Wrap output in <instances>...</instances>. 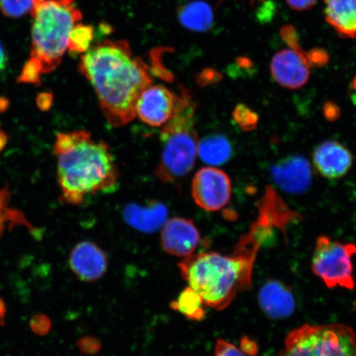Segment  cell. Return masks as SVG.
Masks as SVG:
<instances>
[{"label": "cell", "instance_id": "d6a6232c", "mask_svg": "<svg viewBox=\"0 0 356 356\" xmlns=\"http://www.w3.org/2000/svg\"><path fill=\"white\" fill-rule=\"evenodd\" d=\"M52 102V96L51 95H47V93H43V95H40L38 99V104L40 106V108L42 110H47L50 108Z\"/></svg>", "mask_w": 356, "mask_h": 356}, {"label": "cell", "instance_id": "8fae6325", "mask_svg": "<svg viewBox=\"0 0 356 356\" xmlns=\"http://www.w3.org/2000/svg\"><path fill=\"white\" fill-rule=\"evenodd\" d=\"M270 175L275 184L288 193H304L312 184L310 163L300 155L280 159L271 167Z\"/></svg>", "mask_w": 356, "mask_h": 356}, {"label": "cell", "instance_id": "f546056e", "mask_svg": "<svg viewBox=\"0 0 356 356\" xmlns=\"http://www.w3.org/2000/svg\"><path fill=\"white\" fill-rule=\"evenodd\" d=\"M31 325H32L33 331L38 334L47 333L51 327V322L44 316L35 318Z\"/></svg>", "mask_w": 356, "mask_h": 356}, {"label": "cell", "instance_id": "4dcf8cb0", "mask_svg": "<svg viewBox=\"0 0 356 356\" xmlns=\"http://www.w3.org/2000/svg\"><path fill=\"white\" fill-rule=\"evenodd\" d=\"M289 6L298 11L308 10L318 0H286Z\"/></svg>", "mask_w": 356, "mask_h": 356}, {"label": "cell", "instance_id": "7a4b0ae2", "mask_svg": "<svg viewBox=\"0 0 356 356\" xmlns=\"http://www.w3.org/2000/svg\"><path fill=\"white\" fill-rule=\"evenodd\" d=\"M54 153L62 202L78 206L91 195L117 188L119 171L110 147L93 139L90 132L58 134Z\"/></svg>", "mask_w": 356, "mask_h": 356}, {"label": "cell", "instance_id": "277c9868", "mask_svg": "<svg viewBox=\"0 0 356 356\" xmlns=\"http://www.w3.org/2000/svg\"><path fill=\"white\" fill-rule=\"evenodd\" d=\"M197 102L188 88L181 86L172 117L161 131L163 149L154 173L168 184H178L195 167L199 140L195 127Z\"/></svg>", "mask_w": 356, "mask_h": 356}, {"label": "cell", "instance_id": "5bb4252c", "mask_svg": "<svg viewBox=\"0 0 356 356\" xmlns=\"http://www.w3.org/2000/svg\"><path fill=\"white\" fill-rule=\"evenodd\" d=\"M313 159L320 175L328 179L345 176L353 163L350 151L339 142L334 140L324 141L316 147Z\"/></svg>", "mask_w": 356, "mask_h": 356}, {"label": "cell", "instance_id": "44dd1931", "mask_svg": "<svg viewBox=\"0 0 356 356\" xmlns=\"http://www.w3.org/2000/svg\"><path fill=\"white\" fill-rule=\"evenodd\" d=\"M93 39L92 26L75 24L69 35L68 49L73 55L86 53L91 47Z\"/></svg>", "mask_w": 356, "mask_h": 356}, {"label": "cell", "instance_id": "7c38bea8", "mask_svg": "<svg viewBox=\"0 0 356 356\" xmlns=\"http://www.w3.org/2000/svg\"><path fill=\"white\" fill-rule=\"evenodd\" d=\"M200 241L199 230L191 220L176 217L163 227L162 245L168 254L188 257L193 255Z\"/></svg>", "mask_w": 356, "mask_h": 356}, {"label": "cell", "instance_id": "52a82bcc", "mask_svg": "<svg viewBox=\"0 0 356 356\" xmlns=\"http://www.w3.org/2000/svg\"><path fill=\"white\" fill-rule=\"evenodd\" d=\"M356 245L333 241L327 236H320L316 242L311 269L329 289H354L353 257Z\"/></svg>", "mask_w": 356, "mask_h": 356}, {"label": "cell", "instance_id": "f1b7e54d", "mask_svg": "<svg viewBox=\"0 0 356 356\" xmlns=\"http://www.w3.org/2000/svg\"><path fill=\"white\" fill-rule=\"evenodd\" d=\"M79 347L83 353L92 355L99 353L101 343L99 340L92 337H84L79 341Z\"/></svg>", "mask_w": 356, "mask_h": 356}, {"label": "cell", "instance_id": "e0dca14e", "mask_svg": "<svg viewBox=\"0 0 356 356\" xmlns=\"http://www.w3.org/2000/svg\"><path fill=\"white\" fill-rule=\"evenodd\" d=\"M325 17L336 32L356 38V0H325Z\"/></svg>", "mask_w": 356, "mask_h": 356}, {"label": "cell", "instance_id": "836d02e7", "mask_svg": "<svg viewBox=\"0 0 356 356\" xmlns=\"http://www.w3.org/2000/svg\"><path fill=\"white\" fill-rule=\"evenodd\" d=\"M7 65V56L3 44L0 42V72L6 69Z\"/></svg>", "mask_w": 356, "mask_h": 356}, {"label": "cell", "instance_id": "9a60e30c", "mask_svg": "<svg viewBox=\"0 0 356 356\" xmlns=\"http://www.w3.org/2000/svg\"><path fill=\"white\" fill-rule=\"evenodd\" d=\"M258 304L264 314L271 319H286L295 313V296L286 284L279 280H267L259 289Z\"/></svg>", "mask_w": 356, "mask_h": 356}, {"label": "cell", "instance_id": "ba28073f", "mask_svg": "<svg viewBox=\"0 0 356 356\" xmlns=\"http://www.w3.org/2000/svg\"><path fill=\"white\" fill-rule=\"evenodd\" d=\"M232 194L230 178L219 168L207 167L195 173L191 195L195 204L210 212L220 211L229 202Z\"/></svg>", "mask_w": 356, "mask_h": 356}, {"label": "cell", "instance_id": "d4e9b609", "mask_svg": "<svg viewBox=\"0 0 356 356\" xmlns=\"http://www.w3.org/2000/svg\"><path fill=\"white\" fill-rule=\"evenodd\" d=\"M42 74L38 67L32 60L26 61L24 69L22 70L19 82L24 83L40 84L41 83Z\"/></svg>", "mask_w": 356, "mask_h": 356}, {"label": "cell", "instance_id": "7402d4cb", "mask_svg": "<svg viewBox=\"0 0 356 356\" xmlns=\"http://www.w3.org/2000/svg\"><path fill=\"white\" fill-rule=\"evenodd\" d=\"M10 193L7 188L0 190V237L6 230L8 222L11 225L28 224L19 211H15L8 207Z\"/></svg>", "mask_w": 356, "mask_h": 356}, {"label": "cell", "instance_id": "8992f818", "mask_svg": "<svg viewBox=\"0 0 356 356\" xmlns=\"http://www.w3.org/2000/svg\"><path fill=\"white\" fill-rule=\"evenodd\" d=\"M279 356H356V333L345 324H305L288 334Z\"/></svg>", "mask_w": 356, "mask_h": 356}, {"label": "cell", "instance_id": "30bf717a", "mask_svg": "<svg viewBox=\"0 0 356 356\" xmlns=\"http://www.w3.org/2000/svg\"><path fill=\"white\" fill-rule=\"evenodd\" d=\"M306 53L284 49L275 54L270 63V72L279 86L298 89L309 79L310 70Z\"/></svg>", "mask_w": 356, "mask_h": 356}, {"label": "cell", "instance_id": "2e32d148", "mask_svg": "<svg viewBox=\"0 0 356 356\" xmlns=\"http://www.w3.org/2000/svg\"><path fill=\"white\" fill-rule=\"evenodd\" d=\"M123 218L132 228L146 234H152L163 228L168 221V209L159 202H150L145 206L135 203L124 208Z\"/></svg>", "mask_w": 356, "mask_h": 356}, {"label": "cell", "instance_id": "3957f363", "mask_svg": "<svg viewBox=\"0 0 356 356\" xmlns=\"http://www.w3.org/2000/svg\"><path fill=\"white\" fill-rule=\"evenodd\" d=\"M259 248L242 238L232 255L202 252L184 258L178 266L189 286L202 297L204 305L220 311L226 309L240 292L250 289Z\"/></svg>", "mask_w": 356, "mask_h": 356}, {"label": "cell", "instance_id": "9c48e42d", "mask_svg": "<svg viewBox=\"0 0 356 356\" xmlns=\"http://www.w3.org/2000/svg\"><path fill=\"white\" fill-rule=\"evenodd\" d=\"M177 95L163 86H150L145 89L136 106V117L152 127H163L172 117Z\"/></svg>", "mask_w": 356, "mask_h": 356}, {"label": "cell", "instance_id": "6da1fadb", "mask_svg": "<svg viewBox=\"0 0 356 356\" xmlns=\"http://www.w3.org/2000/svg\"><path fill=\"white\" fill-rule=\"evenodd\" d=\"M92 84L110 126H126L136 118V106L145 89L152 86L148 67L134 56L126 41H106L88 49L79 65Z\"/></svg>", "mask_w": 356, "mask_h": 356}, {"label": "cell", "instance_id": "484cf974", "mask_svg": "<svg viewBox=\"0 0 356 356\" xmlns=\"http://www.w3.org/2000/svg\"><path fill=\"white\" fill-rule=\"evenodd\" d=\"M215 356H248L237 346L229 342L219 339L216 344Z\"/></svg>", "mask_w": 356, "mask_h": 356}, {"label": "cell", "instance_id": "74e56055", "mask_svg": "<svg viewBox=\"0 0 356 356\" xmlns=\"http://www.w3.org/2000/svg\"><path fill=\"white\" fill-rule=\"evenodd\" d=\"M44 1H46V0H35V6H37V4H38V3H43Z\"/></svg>", "mask_w": 356, "mask_h": 356}, {"label": "cell", "instance_id": "d6986e66", "mask_svg": "<svg viewBox=\"0 0 356 356\" xmlns=\"http://www.w3.org/2000/svg\"><path fill=\"white\" fill-rule=\"evenodd\" d=\"M232 154L233 147L228 138L220 134L209 136L199 141L198 154L209 165H222L229 161Z\"/></svg>", "mask_w": 356, "mask_h": 356}, {"label": "cell", "instance_id": "83f0119b", "mask_svg": "<svg viewBox=\"0 0 356 356\" xmlns=\"http://www.w3.org/2000/svg\"><path fill=\"white\" fill-rule=\"evenodd\" d=\"M307 60L309 66H323L327 63L329 56L323 49H314L306 54Z\"/></svg>", "mask_w": 356, "mask_h": 356}, {"label": "cell", "instance_id": "e575fe53", "mask_svg": "<svg viewBox=\"0 0 356 356\" xmlns=\"http://www.w3.org/2000/svg\"><path fill=\"white\" fill-rule=\"evenodd\" d=\"M7 144V136L2 131H0V150L3 149V147Z\"/></svg>", "mask_w": 356, "mask_h": 356}, {"label": "cell", "instance_id": "ffe728a7", "mask_svg": "<svg viewBox=\"0 0 356 356\" xmlns=\"http://www.w3.org/2000/svg\"><path fill=\"white\" fill-rule=\"evenodd\" d=\"M202 297L194 289L186 288L176 301L172 302V309L179 311L185 317L193 321H202L206 316Z\"/></svg>", "mask_w": 356, "mask_h": 356}, {"label": "cell", "instance_id": "603a6c76", "mask_svg": "<svg viewBox=\"0 0 356 356\" xmlns=\"http://www.w3.org/2000/svg\"><path fill=\"white\" fill-rule=\"evenodd\" d=\"M35 6V0H0V10L12 19H17L26 13L32 12Z\"/></svg>", "mask_w": 356, "mask_h": 356}, {"label": "cell", "instance_id": "1f68e13d", "mask_svg": "<svg viewBox=\"0 0 356 356\" xmlns=\"http://www.w3.org/2000/svg\"><path fill=\"white\" fill-rule=\"evenodd\" d=\"M324 115L328 120L333 121V120H336L339 117L340 110L335 104H333L332 102H327V104L324 106Z\"/></svg>", "mask_w": 356, "mask_h": 356}, {"label": "cell", "instance_id": "4316f807", "mask_svg": "<svg viewBox=\"0 0 356 356\" xmlns=\"http://www.w3.org/2000/svg\"><path fill=\"white\" fill-rule=\"evenodd\" d=\"M280 34H282L284 41L286 42L293 50L305 53L300 48L299 41H298L297 38L296 30L293 26H284Z\"/></svg>", "mask_w": 356, "mask_h": 356}, {"label": "cell", "instance_id": "4fadbf2b", "mask_svg": "<svg viewBox=\"0 0 356 356\" xmlns=\"http://www.w3.org/2000/svg\"><path fill=\"white\" fill-rule=\"evenodd\" d=\"M108 264L105 252L92 242L79 243L70 253L71 269L83 282H95L104 277Z\"/></svg>", "mask_w": 356, "mask_h": 356}, {"label": "cell", "instance_id": "8d00e7d4", "mask_svg": "<svg viewBox=\"0 0 356 356\" xmlns=\"http://www.w3.org/2000/svg\"><path fill=\"white\" fill-rule=\"evenodd\" d=\"M7 108V101L6 99H0V111L6 110Z\"/></svg>", "mask_w": 356, "mask_h": 356}, {"label": "cell", "instance_id": "ac0fdd59", "mask_svg": "<svg viewBox=\"0 0 356 356\" xmlns=\"http://www.w3.org/2000/svg\"><path fill=\"white\" fill-rule=\"evenodd\" d=\"M178 19L186 29L204 33L210 29L213 22L212 8L204 1H193L178 10Z\"/></svg>", "mask_w": 356, "mask_h": 356}, {"label": "cell", "instance_id": "cb8c5ba5", "mask_svg": "<svg viewBox=\"0 0 356 356\" xmlns=\"http://www.w3.org/2000/svg\"><path fill=\"white\" fill-rule=\"evenodd\" d=\"M233 118L238 126L245 131L254 130L257 127L258 115L246 105L238 104L236 106Z\"/></svg>", "mask_w": 356, "mask_h": 356}, {"label": "cell", "instance_id": "d590c367", "mask_svg": "<svg viewBox=\"0 0 356 356\" xmlns=\"http://www.w3.org/2000/svg\"><path fill=\"white\" fill-rule=\"evenodd\" d=\"M6 305H4V302L1 299H0V320H3L4 318V315H6Z\"/></svg>", "mask_w": 356, "mask_h": 356}, {"label": "cell", "instance_id": "5b68a950", "mask_svg": "<svg viewBox=\"0 0 356 356\" xmlns=\"http://www.w3.org/2000/svg\"><path fill=\"white\" fill-rule=\"evenodd\" d=\"M30 13L34 22L29 60L42 74L51 73L61 63L71 30L82 19V13L75 0H46Z\"/></svg>", "mask_w": 356, "mask_h": 356}]
</instances>
